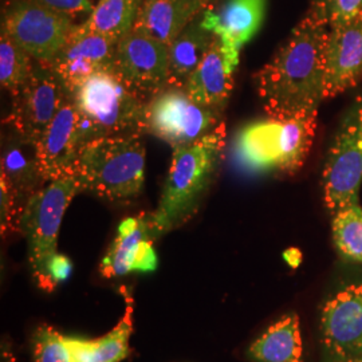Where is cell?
<instances>
[{"instance_id":"cell-1","label":"cell","mask_w":362,"mask_h":362,"mask_svg":"<svg viewBox=\"0 0 362 362\" xmlns=\"http://www.w3.org/2000/svg\"><path fill=\"white\" fill-rule=\"evenodd\" d=\"M329 26L309 11L255 76L259 98L269 117L318 113L325 101Z\"/></svg>"},{"instance_id":"cell-2","label":"cell","mask_w":362,"mask_h":362,"mask_svg":"<svg viewBox=\"0 0 362 362\" xmlns=\"http://www.w3.org/2000/svg\"><path fill=\"white\" fill-rule=\"evenodd\" d=\"M224 145L226 127L220 122L200 140L173 151L158 206L151 214L157 238L194 218L215 176Z\"/></svg>"},{"instance_id":"cell-3","label":"cell","mask_w":362,"mask_h":362,"mask_svg":"<svg viewBox=\"0 0 362 362\" xmlns=\"http://www.w3.org/2000/svg\"><path fill=\"white\" fill-rule=\"evenodd\" d=\"M317 117H269L247 124L233 137L235 167L248 175L297 172L310 153Z\"/></svg>"},{"instance_id":"cell-4","label":"cell","mask_w":362,"mask_h":362,"mask_svg":"<svg viewBox=\"0 0 362 362\" xmlns=\"http://www.w3.org/2000/svg\"><path fill=\"white\" fill-rule=\"evenodd\" d=\"M69 93L77 110L82 146L104 137L145 132L148 100L129 88L113 69L94 73Z\"/></svg>"},{"instance_id":"cell-5","label":"cell","mask_w":362,"mask_h":362,"mask_svg":"<svg viewBox=\"0 0 362 362\" xmlns=\"http://www.w3.org/2000/svg\"><path fill=\"white\" fill-rule=\"evenodd\" d=\"M145 155L140 134L104 137L85 144L71 169L81 192L109 202H127L143 191Z\"/></svg>"},{"instance_id":"cell-6","label":"cell","mask_w":362,"mask_h":362,"mask_svg":"<svg viewBox=\"0 0 362 362\" xmlns=\"http://www.w3.org/2000/svg\"><path fill=\"white\" fill-rule=\"evenodd\" d=\"M79 192L77 177L70 169L30 196L23 208L19 231L26 238L34 278L46 291H52L55 287L49 274V264L58 254L57 240L66 209Z\"/></svg>"},{"instance_id":"cell-7","label":"cell","mask_w":362,"mask_h":362,"mask_svg":"<svg viewBox=\"0 0 362 362\" xmlns=\"http://www.w3.org/2000/svg\"><path fill=\"white\" fill-rule=\"evenodd\" d=\"M362 184V100L341 121L327 152L322 173L326 209L333 216L360 203Z\"/></svg>"},{"instance_id":"cell-8","label":"cell","mask_w":362,"mask_h":362,"mask_svg":"<svg viewBox=\"0 0 362 362\" xmlns=\"http://www.w3.org/2000/svg\"><path fill=\"white\" fill-rule=\"evenodd\" d=\"M220 124V113L196 104L182 86L169 85L145 105L144 130L173 149L194 144Z\"/></svg>"},{"instance_id":"cell-9","label":"cell","mask_w":362,"mask_h":362,"mask_svg":"<svg viewBox=\"0 0 362 362\" xmlns=\"http://www.w3.org/2000/svg\"><path fill=\"white\" fill-rule=\"evenodd\" d=\"M74 26L71 16L30 0H13L1 19V33L46 65H52Z\"/></svg>"},{"instance_id":"cell-10","label":"cell","mask_w":362,"mask_h":362,"mask_svg":"<svg viewBox=\"0 0 362 362\" xmlns=\"http://www.w3.org/2000/svg\"><path fill=\"white\" fill-rule=\"evenodd\" d=\"M320 339L324 362L362 357V278L345 281L325 299Z\"/></svg>"},{"instance_id":"cell-11","label":"cell","mask_w":362,"mask_h":362,"mask_svg":"<svg viewBox=\"0 0 362 362\" xmlns=\"http://www.w3.org/2000/svg\"><path fill=\"white\" fill-rule=\"evenodd\" d=\"M67 91L52 66L35 61L26 85L13 94V109L6 119L7 125L16 134L37 145Z\"/></svg>"},{"instance_id":"cell-12","label":"cell","mask_w":362,"mask_h":362,"mask_svg":"<svg viewBox=\"0 0 362 362\" xmlns=\"http://www.w3.org/2000/svg\"><path fill=\"white\" fill-rule=\"evenodd\" d=\"M113 70L129 88L149 100L170 85L168 45L130 31L117 43Z\"/></svg>"},{"instance_id":"cell-13","label":"cell","mask_w":362,"mask_h":362,"mask_svg":"<svg viewBox=\"0 0 362 362\" xmlns=\"http://www.w3.org/2000/svg\"><path fill=\"white\" fill-rule=\"evenodd\" d=\"M117 43L83 22L71 30L50 66L70 91L94 73L113 69Z\"/></svg>"},{"instance_id":"cell-14","label":"cell","mask_w":362,"mask_h":362,"mask_svg":"<svg viewBox=\"0 0 362 362\" xmlns=\"http://www.w3.org/2000/svg\"><path fill=\"white\" fill-rule=\"evenodd\" d=\"M152 215L141 214L122 220L117 236L101 262V275L117 278L130 272H152L157 269Z\"/></svg>"},{"instance_id":"cell-15","label":"cell","mask_w":362,"mask_h":362,"mask_svg":"<svg viewBox=\"0 0 362 362\" xmlns=\"http://www.w3.org/2000/svg\"><path fill=\"white\" fill-rule=\"evenodd\" d=\"M325 61V100L342 94L361 82L362 11L329 30Z\"/></svg>"},{"instance_id":"cell-16","label":"cell","mask_w":362,"mask_h":362,"mask_svg":"<svg viewBox=\"0 0 362 362\" xmlns=\"http://www.w3.org/2000/svg\"><path fill=\"white\" fill-rule=\"evenodd\" d=\"M81 146L77 110L67 91L49 128L37 144L39 169L43 180L50 182L70 170Z\"/></svg>"},{"instance_id":"cell-17","label":"cell","mask_w":362,"mask_h":362,"mask_svg":"<svg viewBox=\"0 0 362 362\" xmlns=\"http://www.w3.org/2000/svg\"><path fill=\"white\" fill-rule=\"evenodd\" d=\"M238 64L239 57L227 52L221 40L215 37L206 57L187 79L184 88L196 104L221 115L231 97Z\"/></svg>"},{"instance_id":"cell-18","label":"cell","mask_w":362,"mask_h":362,"mask_svg":"<svg viewBox=\"0 0 362 362\" xmlns=\"http://www.w3.org/2000/svg\"><path fill=\"white\" fill-rule=\"evenodd\" d=\"M266 10L267 0H226L218 10L206 8L202 25L221 40L227 52L239 57L240 49L260 30Z\"/></svg>"},{"instance_id":"cell-19","label":"cell","mask_w":362,"mask_h":362,"mask_svg":"<svg viewBox=\"0 0 362 362\" xmlns=\"http://www.w3.org/2000/svg\"><path fill=\"white\" fill-rule=\"evenodd\" d=\"M207 7L203 0H143L132 31L170 45Z\"/></svg>"},{"instance_id":"cell-20","label":"cell","mask_w":362,"mask_h":362,"mask_svg":"<svg viewBox=\"0 0 362 362\" xmlns=\"http://www.w3.org/2000/svg\"><path fill=\"white\" fill-rule=\"evenodd\" d=\"M127 310L119 322L105 336L95 339H79L66 337V345L71 362H121L130 354L129 341L133 333V299L127 288Z\"/></svg>"},{"instance_id":"cell-21","label":"cell","mask_w":362,"mask_h":362,"mask_svg":"<svg viewBox=\"0 0 362 362\" xmlns=\"http://www.w3.org/2000/svg\"><path fill=\"white\" fill-rule=\"evenodd\" d=\"M1 173L11 182L23 208L30 196L47 184L40 175L37 145L27 141L13 130V136H8L3 143Z\"/></svg>"},{"instance_id":"cell-22","label":"cell","mask_w":362,"mask_h":362,"mask_svg":"<svg viewBox=\"0 0 362 362\" xmlns=\"http://www.w3.org/2000/svg\"><path fill=\"white\" fill-rule=\"evenodd\" d=\"M254 362H302L303 346L296 313L286 314L258 337L247 351Z\"/></svg>"},{"instance_id":"cell-23","label":"cell","mask_w":362,"mask_h":362,"mask_svg":"<svg viewBox=\"0 0 362 362\" xmlns=\"http://www.w3.org/2000/svg\"><path fill=\"white\" fill-rule=\"evenodd\" d=\"M202 15L168 45L170 85L184 88L187 79L203 61L215 39V35L202 25Z\"/></svg>"},{"instance_id":"cell-24","label":"cell","mask_w":362,"mask_h":362,"mask_svg":"<svg viewBox=\"0 0 362 362\" xmlns=\"http://www.w3.org/2000/svg\"><path fill=\"white\" fill-rule=\"evenodd\" d=\"M143 0H98L85 25L119 40L133 30Z\"/></svg>"},{"instance_id":"cell-25","label":"cell","mask_w":362,"mask_h":362,"mask_svg":"<svg viewBox=\"0 0 362 362\" xmlns=\"http://www.w3.org/2000/svg\"><path fill=\"white\" fill-rule=\"evenodd\" d=\"M337 252L349 263H362V207L360 203L342 208L332 216Z\"/></svg>"},{"instance_id":"cell-26","label":"cell","mask_w":362,"mask_h":362,"mask_svg":"<svg viewBox=\"0 0 362 362\" xmlns=\"http://www.w3.org/2000/svg\"><path fill=\"white\" fill-rule=\"evenodd\" d=\"M35 59L4 33L0 35V83L15 94L31 77Z\"/></svg>"},{"instance_id":"cell-27","label":"cell","mask_w":362,"mask_h":362,"mask_svg":"<svg viewBox=\"0 0 362 362\" xmlns=\"http://www.w3.org/2000/svg\"><path fill=\"white\" fill-rule=\"evenodd\" d=\"M34 362H71L66 337L49 325H42L33 336Z\"/></svg>"},{"instance_id":"cell-28","label":"cell","mask_w":362,"mask_h":362,"mask_svg":"<svg viewBox=\"0 0 362 362\" xmlns=\"http://www.w3.org/2000/svg\"><path fill=\"white\" fill-rule=\"evenodd\" d=\"M309 11L332 28L361 13L362 0H311Z\"/></svg>"},{"instance_id":"cell-29","label":"cell","mask_w":362,"mask_h":362,"mask_svg":"<svg viewBox=\"0 0 362 362\" xmlns=\"http://www.w3.org/2000/svg\"><path fill=\"white\" fill-rule=\"evenodd\" d=\"M23 206L13 191L11 182L1 173L0 176V228L3 238L19 231Z\"/></svg>"},{"instance_id":"cell-30","label":"cell","mask_w":362,"mask_h":362,"mask_svg":"<svg viewBox=\"0 0 362 362\" xmlns=\"http://www.w3.org/2000/svg\"><path fill=\"white\" fill-rule=\"evenodd\" d=\"M30 1L38 3L40 6L52 8L54 11L69 15L73 19L83 13L90 15L95 6L93 0H30Z\"/></svg>"},{"instance_id":"cell-31","label":"cell","mask_w":362,"mask_h":362,"mask_svg":"<svg viewBox=\"0 0 362 362\" xmlns=\"http://www.w3.org/2000/svg\"><path fill=\"white\" fill-rule=\"evenodd\" d=\"M71 270H73L71 260L59 252L52 259L49 264V274L55 286L66 281L70 276Z\"/></svg>"},{"instance_id":"cell-32","label":"cell","mask_w":362,"mask_h":362,"mask_svg":"<svg viewBox=\"0 0 362 362\" xmlns=\"http://www.w3.org/2000/svg\"><path fill=\"white\" fill-rule=\"evenodd\" d=\"M286 262L293 266V267H297L300 262V252L296 250V248H291V250H287L285 252Z\"/></svg>"},{"instance_id":"cell-33","label":"cell","mask_w":362,"mask_h":362,"mask_svg":"<svg viewBox=\"0 0 362 362\" xmlns=\"http://www.w3.org/2000/svg\"><path fill=\"white\" fill-rule=\"evenodd\" d=\"M1 362H15L13 354L10 353V350H6L3 348L1 350Z\"/></svg>"},{"instance_id":"cell-34","label":"cell","mask_w":362,"mask_h":362,"mask_svg":"<svg viewBox=\"0 0 362 362\" xmlns=\"http://www.w3.org/2000/svg\"><path fill=\"white\" fill-rule=\"evenodd\" d=\"M332 362H362V357H350V358H342V360Z\"/></svg>"},{"instance_id":"cell-35","label":"cell","mask_w":362,"mask_h":362,"mask_svg":"<svg viewBox=\"0 0 362 362\" xmlns=\"http://www.w3.org/2000/svg\"><path fill=\"white\" fill-rule=\"evenodd\" d=\"M203 1H204L207 6H209V3H211V0H203Z\"/></svg>"}]
</instances>
